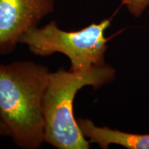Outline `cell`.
<instances>
[{
  "mask_svg": "<svg viewBox=\"0 0 149 149\" xmlns=\"http://www.w3.org/2000/svg\"><path fill=\"white\" fill-rule=\"evenodd\" d=\"M54 10L55 0H0V55L13 52L22 35Z\"/></svg>",
  "mask_w": 149,
  "mask_h": 149,
  "instance_id": "cell-4",
  "label": "cell"
},
{
  "mask_svg": "<svg viewBox=\"0 0 149 149\" xmlns=\"http://www.w3.org/2000/svg\"><path fill=\"white\" fill-rule=\"evenodd\" d=\"M50 73L33 61L0 64V118L20 148L36 149L44 142L43 99Z\"/></svg>",
  "mask_w": 149,
  "mask_h": 149,
  "instance_id": "cell-1",
  "label": "cell"
},
{
  "mask_svg": "<svg viewBox=\"0 0 149 149\" xmlns=\"http://www.w3.org/2000/svg\"><path fill=\"white\" fill-rule=\"evenodd\" d=\"M0 136H10V133L2 120L0 118Z\"/></svg>",
  "mask_w": 149,
  "mask_h": 149,
  "instance_id": "cell-7",
  "label": "cell"
},
{
  "mask_svg": "<svg viewBox=\"0 0 149 149\" xmlns=\"http://www.w3.org/2000/svg\"><path fill=\"white\" fill-rule=\"evenodd\" d=\"M122 4L126 6L130 14L138 17L149 6V0H122Z\"/></svg>",
  "mask_w": 149,
  "mask_h": 149,
  "instance_id": "cell-6",
  "label": "cell"
},
{
  "mask_svg": "<svg viewBox=\"0 0 149 149\" xmlns=\"http://www.w3.org/2000/svg\"><path fill=\"white\" fill-rule=\"evenodd\" d=\"M78 126L90 143H96L103 149L110 144L120 145L129 149H149V134L139 135L124 133L104 126H97L91 120L77 119Z\"/></svg>",
  "mask_w": 149,
  "mask_h": 149,
  "instance_id": "cell-5",
  "label": "cell"
},
{
  "mask_svg": "<svg viewBox=\"0 0 149 149\" xmlns=\"http://www.w3.org/2000/svg\"><path fill=\"white\" fill-rule=\"evenodd\" d=\"M115 70L107 64L84 71L60 68L51 72L43 99L44 142L58 149H88L90 142L83 135L73 114L78 91L86 86L97 88L114 79Z\"/></svg>",
  "mask_w": 149,
  "mask_h": 149,
  "instance_id": "cell-2",
  "label": "cell"
},
{
  "mask_svg": "<svg viewBox=\"0 0 149 149\" xmlns=\"http://www.w3.org/2000/svg\"><path fill=\"white\" fill-rule=\"evenodd\" d=\"M110 25L111 19H104L79 31H65L53 20L43 27L29 30L21 37L19 44L27 45L35 55L64 54L71 63L70 70L84 71L105 64L109 38H106L104 33Z\"/></svg>",
  "mask_w": 149,
  "mask_h": 149,
  "instance_id": "cell-3",
  "label": "cell"
}]
</instances>
